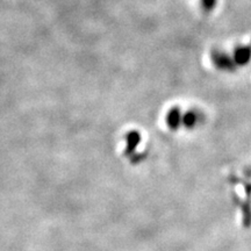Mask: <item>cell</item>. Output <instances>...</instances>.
<instances>
[{"instance_id":"obj_2","label":"cell","mask_w":251,"mask_h":251,"mask_svg":"<svg viewBox=\"0 0 251 251\" xmlns=\"http://www.w3.org/2000/svg\"><path fill=\"white\" fill-rule=\"evenodd\" d=\"M230 54L236 70L247 67L251 62V41L249 43H243V45L234 47Z\"/></svg>"},{"instance_id":"obj_3","label":"cell","mask_w":251,"mask_h":251,"mask_svg":"<svg viewBox=\"0 0 251 251\" xmlns=\"http://www.w3.org/2000/svg\"><path fill=\"white\" fill-rule=\"evenodd\" d=\"M198 1H199V5L200 7H201V11L203 13L209 14L215 11L220 0H198Z\"/></svg>"},{"instance_id":"obj_1","label":"cell","mask_w":251,"mask_h":251,"mask_svg":"<svg viewBox=\"0 0 251 251\" xmlns=\"http://www.w3.org/2000/svg\"><path fill=\"white\" fill-rule=\"evenodd\" d=\"M120 156L129 164H139L149 155L146 137L139 129H129L122 135L119 146Z\"/></svg>"}]
</instances>
